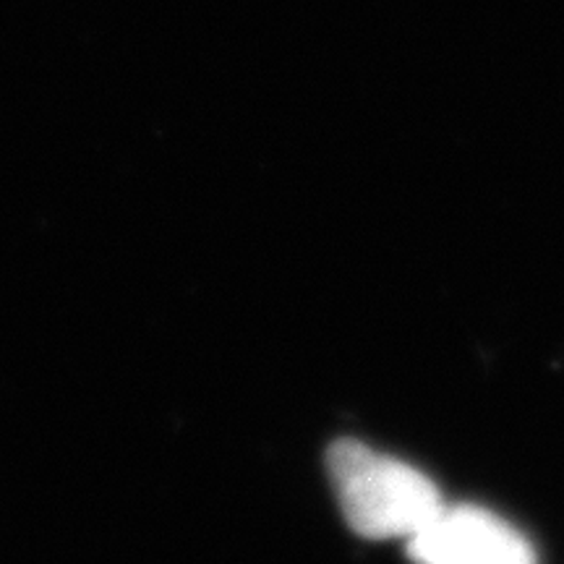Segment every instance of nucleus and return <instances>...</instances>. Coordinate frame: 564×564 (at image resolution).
Returning a JSON list of instances; mask_svg holds the SVG:
<instances>
[{"label":"nucleus","instance_id":"f257e3e1","mask_svg":"<svg viewBox=\"0 0 564 564\" xmlns=\"http://www.w3.org/2000/svg\"><path fill=\"white\" fill-rule=\"evenodd\" d=\"M327 470L345 523L364 539L408 541L444 505L436 484L423 470L364 442H335Z\"/></svg>","mask_w":564,"mask_h":564},{"label":"nucleus","instance_id":"f03ea898","mask_svg":"<svg viewBox=\"0 0 564 564\" xmlns=\"http://www.w3.org/2000/svg\"><path fill=\"white\" fill-rule=\"evenodd\" d=\"M408 554L415 564H539L523 531L476 505H442L408 539Z\"/></svg>","mask_w":564,"mask_h":564}]
</instances>
